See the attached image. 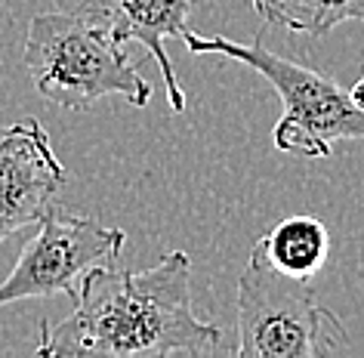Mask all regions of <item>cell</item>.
<instances>
[{"label": "cell", "mask_w": 364, "mask_h": 358, "mask_svg": "<svg viewBox=\"0 0 364 358\" xmlns=\"http://www.w3.org/2000/svg\"><path fill=\"white\" fill-rule=\"evenodd\" d=\"M232 352L223 327L198 318L192 306V260L164 253L151 269H90L75 312L59 325H41L38 355L53 358H170Z\"/></svg>", "instance_id": "6da1fadb"}, {"label": "cell", "mask_w": 364, "mask_h": 358, "mask_svg": "<svg viewBox=\"0 0 364 358\" xmlns=\"http://www.w3.org/2000/svg\"><path fill=\"white\" fill-rule=\"evenodd\" d=\"M127 43L84 4L71 13L31 16L22 62L41 99L87 112L105 96H124L133 108L151 102V84L127 56Z\"/></svg>", "instance_id": "7a4b0ae2"}, {"label": "cell", "mask_w": 364, "mask_h": 358, "mask_svg": "<svg viewBox=\"0 0 364 358\" xmlns=\"http://www.w3.org/2000/svg\"><path fill=\"white\" fill-rule=\"evenodd\" d=\"M182 43L195 56H225L269 80L284 105V115L272 130V142L278 152L321 161L331 158L336 139H364V108L355 102L349 90H343L321 71L272 53L259 38L238 43L223 34L201 38L195 31H186Z\"/></svg>", "instance_id": "3957f363"}, {"label": "cell", "mask_w": 364, "mask_h": 358, "mask_svg": "<svg viewBox=\"0 0 364 358\" xmlns=\"http://www.w3.org/2000/svg\"><path fill=\"white\" fill-rule=\"evenodd\" d=\"M346 343L343 321L315 300L309 278L284 275L250 247L238 278V358H321Z\"/></svg>", "instance_id": "277c9868"}, {"label": "cell", "mask_w": 364, "mask_h": 358, "mask_svg": "<svg viewBox=\"0 0 364 358\" xmlns=\"http://www.w3.org/2000/svg\"><path fill=\"white\" fill-rule=\"evenodd\" d=\"M38 235L22 247L13 272L0 281V309L19 300L77 297L90 269L114 265L124 251V228H108L93 216L71 214L53 204L38 223Z\"/></svg>", "instance_id": "5b68a950"}, {"label": "cell", "mask_w": 364, "mask_h": 358, "mask_svg": "<svg viewBox=\"0 0 364 358\" xmlns=\"http://www.w3.org/2000/svg\"><path fill=\"white\" fill-rule=\"evenodd\" d=\"M65 179L68 173L41 121L0 124V244L19 228L41 223Z\"/></svg>", "instance_id": "8992f818"}, {"label": "cell", "mask_w": 364, "mask_h": 358, "mask_svg": "<svg viewBox=\"0 0 364 358\" xmlns=\"http://www.w3.org/2000/svg\"><path fill=\"white\" fill-rule=\"evenodd\" d=\"M84 6L90 13H96L121 43L139 41L151 53L161 68L164 87H167L170 112H186V90L173 71L164 41H182L186 31H192L188 28V13H192L195 0H84Z\"/></svg>", "instance_id": "52a82bcc"}, {"label": "cell", "mask_w": 364, "mask_h": 358, "mask_svg": "<svg viewBox=\"0 0 364 358\" xmlns=\"http://www.w3.org/2000/svg\"><path fill=\"white\" fill-rule=\"evenodd\" d=\"M257 251L275 265L278 272L294 275V278H315L327 263V251H331V235L327 226L315 216H290L259 238Z\"/></svg>", "instance_id": "ba28073f"}, {"label": "cell", "mask_w": 364, "mask_h": 358, "mask_svg": "<svg viewBox=\"0 0 364 358\" xmlns=\"http://www.w3.org/2000/svg\"><path fill=\"white\" fill-rule=\"evenodd\" d=\"M262 22L303 38H327L343 22H364V0H250Z\"/></svg>", "instance_id": "9c48e42d"}, {"label": "cell", "mask_w": 364, "mask_h": 358, "mask_svg": "<svg viewBox=\"0 0 364 358\" xmlns=\"http://www.w3.org/2000/svg\"><path fill=\"white\" fill-rule=\"evenodd\" d=\"M349 93H352V99H355V102H358V105L364 108V71H361V78L355 80V87L349 90Z\"/></svg>", "instance_id": "30bf717a"}]
</instances>
